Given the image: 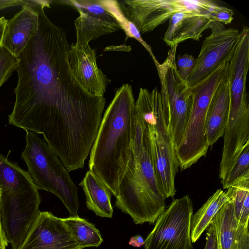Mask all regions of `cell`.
<instances>
[{
	"label": "cell",
	"mask_w": 249,
	"mask_h": 249,
	"mask_svg": "<svg viewBox=\"0 0 249 249\" xmlns=\"http://www.w3.org/2000/svg\"><path fill=\"white\" fill-rule=\"evenodd\" d=\"M37 29L17 58L15 100L10 124L43 134L68 126L79 117L104 110V96L89 93L70 67L65 31L54 24L42 7H35Z\"/></svg>",
	"instance_id": "cell-1"
},
{
	"label": "cell",
	"mask_w": 249,
	"mask_h": 249,
	"mask_svg": "<svg viewBox=\"0 0 249 249\" xmlns=\"http://www.w3.org/2000/svg\"><path fill=\"white\" fill-rule=\"evenodd\" d=\"M135 101L128 84L118 88L105 111L90 152L89 169L115 197L132 151Z\"/></svg>",
	"instance_id": "cell-2"
},
{
	"label": "cell",
	"mask_w": 249,
	"mask_h": 249,
	"mask_svg": "<svg viewBox=\"0 0 249 249\" xmlns=\"http://www.w3.org/2000/svg\"><path fill=\"white\" fill-rule=\"evenodd\" d=\"M132 151L116 196L115 206L136 224H154L165 209V198L157 181L146 123L135 109Z\"/></svg>",
	"instance_id": "cell-3"
},
{
	"label": "cell",
	"mask_w": 249,
	"mask_h": 249,
	"mask_svg": "<svg viewBox=\"0 0 249 249\" xmlns=\"http://www.w3.org/2000/svg\"><path fill=\"white\" fill-rule=\"evenodd\" d=\"M135 108L146 121L150 151L159 188L165 199L176 192L175 178L179 168L176 149L165 122L160 92L140 88Z\"/></svg>",
	"instance_id": "cell-4"
},
{
	"label": "cell",
	"mask_w": 249,
	"mask_h": 249,
	"mask_svg": "<svg viewBox=\"0 0 249 249\" xmlns=\"http://www.w3.org/2000/svg\"><path fill=\"white\" fill-rule=\"evenodd\" d=\"M26 146L21 158L39 189L50 192L63 202L70 216H77L79 207L77 186L59 157L36 133L26 130Z\"/></svg>",
	"instance_id": "cell-5"
},
{
	"label": "cell",
	"mask_w": 249,
	"mask_h": 249,
	"mask_svg": "<svg viewBox=\"0 0 249 249\" xmlns=\"http://www.w3.org/2000/svg\"><path fill=\"white\" fill-rule=\"evenodd\" d=\"M229 63L224 62L206 78L191 87L192 109L181 141L176 149L180 170L190 168L205 156L209 146L206 136L208 107L219 84L227 72Z\"/></svg>",
	"instance_id": "cell-6"
},
{
	"label": "cell",
	"mask_w": 249,
	"mask_h": 249,
	"mask_svg": "<svg viewBox=\"0 0 249 249\" xmlns=\"http://www.w3.org/2000/svg\"><path fill=\"white\" fill-rule=\"evenodd\" d=\"M177 46L171 48L164 61L156 67L161 85L164 121L176 149L184 132L193 101L191 88L181 79L177 71Z\"/></svg>",
	"instance_id": "cell-7"
},
{
	"label": "cell",
	"mask_w": 249,
	"mask_h": 249,
	"mask_svg": "<svg viewBox=\"0 0 249 249\" xmlns=\"http://www.w3.org/2000/svg\"><path fill=\"white\" fill-rule=\"evenodd\" d=\"M193 206L187 195L173 200L144 240V249H194L191 236Z\"/></svg>",
	"instance_id": "cell-8"
},
{
	"label": "cell",
	"mask_w": 249,
	"mask_h": 249,
	"mask_svg": "<svg viewBox=\"0 0 249 249\" xmlns=\"http://www.w3.org/2000/svg\"><path fill=\"white\" fill-rule=\"evenodd\" d=\"M211 35L205 38L196 59L194 70L187 83L191 88L215 71L232 56L240 37V32L226 28L223 23L212 21Z\"/></svg>",
	"instance_id": "cell-9"
},
{
	"label": "cell",
	"mask_w": 249,
	"mask_h": 249,
	"mask_svg": "<svg viewBox=\"0 0 249 249\" xmlns=\"http://www.w3.org/2000/svg\"><path fill=\"white\" fill-rule=\"evenodd\" d=\"M118 3L124 17L142 34L152 31L174 14L189 10L185 0H125Z\"/></svg>",
	"instance_id": "cell-10"
},
{
	"label": "cell",
	"mask_w": 249,
	"mask_h": 249,
	"mask_svg": "<svg viewBox=\"0 0 249 249\" xmlns=\"http://www.w3.org/2000/svg\"><path fill=\"white\" fill-rule=\"evenodd\" d=\"M18 249H82L61 220L41 212Z\"/></svg>",
	"instance_id": "cell-11"
},
{
	"label": "cell",
	"mask_w": 249,
	"mask_h": 249,
	"mask_svg": "<svg viewBox=\"0 0 249 249\" xmlns=\"http://www.w3.org/2000/svg\"><path fill=\"white\" fill-rule=\"evenodd\" d=\"M79 13L74 20L76 43L89 44L98 37L121 30L115 17L99 0H70Z\"/></svg>",
	"instance_id": "cell-12"
},
{
	"label": "cell",
	"mask_w": 249,
	"mask_h": 249,
	"mask_svg": "<svg viewBox=\"0 0 249 249\" xmlns=\"http://www.w3.org/2000/svg\"><path fill=\"white\" fill-rule=\"evenodd\" d=\"M69 64L80 85L90 94L104 96L110 80L97 65L96 51L89 44L70 45L68 52Z\"/></svg>",
	"instance_id": "cell-13"
},
{
	"label": "cell",
	"mask_w": 249,
	"mask_h": 249,
	"mask_svg": "<svg viewBox=\"0 0 249 249\" xmlns=\"http://www.w3.org/2000/svg\"><path fill=\"white\" fill-rule=\"evenodd\" d=\"M212 224L216 249H249V226L238 223L230 200L223 205Z\"/></svg>",
	"instance_id": "cell-14"
},
{
	"label": "cell",
	"mask_w": 249,
	"mask_h": 249,
	"mask_svg": "<svg viewBox=\"0 0 249 249\" xmlns=\"http://www.w3.org/2000/svg\"><path fill=\"white\" fill-rule=\"evenodd\" d=\"M38 15L35 7L28 5L7 20L1 46L17 58L36 33Z\"/></svg>",
	"instance_id": "cell-15"
},
{
	"label": "cell",
	"mask_w": 249,
	"mask_h": 249,
	"mask_svg": "<svg viewBox=\"0 0 249 249\" xmlns=\"http://www.w3.org/2000/svg\"><path fill=\"white\" fill-rule=\"evenodd\" d=\"M212 21L206 15L189 12L175 13L169 19L163 39L171 48L190 39L198 41Z\"/></svg>",
	"instance_id": "cell-16"
},
{
	"label": "cell",
	"mask_w": 249,
	"mask_h": 249,
	"mask_svg": "<svg viewBox=\"0 0 249 249\" xmlns=\"http://www.w3.org/2000/svg\"><path fill=\"white\" fill-rule=\"evenodd\" d=\"M230 99L228 71L219 84L208 108L206 118V136L209 146L223 136L230 110Z\"/></svg>",
	"instance_id": "cell-17"
},
{
	"label": "cell",
	"mask_w": 249,
	"mask_h": 249,
	"mask_svg": "<svg viewBox=\"0 0 249 249\" xmlns=\"http://www.w3.org/2000/svg\"><path fill=\"white\" fill-rule=\"evenodd\" d=\"M79 185L84 192L88 209L97 216L111 218L113 213L112 194L102 180L89 170Z\"/></svg>",
	"instance_id": "cell-18"
},
{
	"label": "cell",
	"mask_w": 249,
	"mask_h": 249,
	"mask_svg": "<svg viewBox=\"0 0 249 249\" xmlns=\"http://www.w3.org/2000/svg\"><path fill=\"white\" fill-rule=\"evenodd\" d=\"M229 200L227 191L218 189L192 215L191 223V236L192 243L196 242L203 232L212 223L217 213Z\"/></svg>",
	"instance_id": "cell-19"
},
{
	"label": "cell",
	"mask_w": 249,
	"mask_h": 249,
	"mask_svg": "<svg viewBox=\"0 0 249 249\" xmlns=\"http://www.w3.org/2000/svg\"><path fill=\"white\" fill-rule=\"evenodd\" d=\"M71 234L84 249L88 247H98L103 241L99 231L92 223L79 216L60 218Z\"/></svg>",
	"instance_id": "cell-20"
},
{
	"label": "cell",
	"mask_w": 249,
	"mask_h": 249,
	"mask_svg": "<svg viewBox=\"0 0 249 249\" xmlns=\"http://www.w3.org/2000/svg\"><path fill=\"white\" fill-rule=\"evenodd\" d=\"M233 204L236 219L239 224L248 225L249 218V178L227 189Z\"/></svg>",
	"instance_id": "cell-21"
},
{
	"label": "cell",
	"mask_w": 249,
	"mask_h": 249,
	"mask_svg": "<svg viewBox=\"0 0 249 249\" xmlns=\"http://www.w3.org/2000/svg\"><path fill=\"white\" fill-rule=\"evenodd\" d=\"M101 4L109 12L113 15L119 22L122 29L126 34V39L132 37L138 41L147 51L153 59L156 67L159 64L156 57L153 53L151 47L141 36V33L136 26L124 17L118 6L116 0H99Z\"/></svg>",
	"instance_id": "cell-22"
},
{
	"label": "cell",
	"mask_w": 249,
	"mask_h": 249,
	"mask_svg": "<svg viewBox=\"0 0 249 249\" xmlns=\"http://www.w3.org/2000/svg\"><path fill=\"white\" fill-rule=\"evenodd\" d=\"M249 178V144L243 149L235 163L222 183L223 189Z\"/></svg>",
	"instance_id": "cell-23"
},
{
	"label": "cell",
	"mask_w": 249,
	"mask_h": 249,
	"mask_svg": "<svg viewBox=\"0 0 249 249\" xmlns=\"http://www.w3.org/2000/svg\"><path fill=\"white\" fill-rule=\"evenodd\" d=\"M18 59L4 48H0V88L16 71Z\"/></svg>",
	"instance_id": "cell-24"
},
{
	"label": "cell",
	"mask_w": 249,
	"mask_h": 249,
	"mask_svg": "<svg viewBox=\"0 0 249 249\" xmlns=\"http://www.w3.org/2000/svg\"><path fill=\"white\" fill-rule=\"evenodd\" d=\"M196 64V59L191 55L185 53L178 56L176 65L178 75L183 81L187 82Z\"/></svg>",
	"instance_id": "cell-25"
},
{
	"label": "cell",
	"mask_w": 249,
	"mask_h": 249,
	"mask_svg": "<svg viewBox=\"0 0 249 249\" xmlns=\"http://www.w3.org/2000/svg\"><path fill=\"white\" fill-rule=\"evenodd\" d=\"M233 11L231 9L215 4L210 11L209 17L213 21L228 24L233 20Z\"/></svg>",
	"instance_id": "cell-26"
},
{
	"label": "cell",
	"mask_w": 249,
	"mask_h": 249,
	"mask_svg": "<svg viewBox=\"0 0 249 249\" xmlns=\"http://www.w3.org/2000/svg\"><path fill=\"white\" fill-rule=\"evenodd\" d=\"M204 249H216V237L212 224L208 228Z\"/></svg>",
	"instance_id": "cell-27"
},
{
	"label": "cell",
	"mask_w": 249,
	"mask_h": 249,
	"mask_svg": "<svg viewBox=\"0 0 249 249\" xmlns=\"http://www.w3.org/2000/svg\"><path fill=\"white\" fill-rule=\"evenodd\" d=\"M23 5H28L31 7H43L44 8L50 7V4L53 2L52 0H22Z\"/></svg>",
	"instance_id": "cell-28"
},
{
	"label": "cell",
	"mask_w": 249,
	"mask_h": 249,
	"mask_svg": "<svg viewBox=\"0 0 249 249\" xmlns=\"http://www.w3.org/2000/svg\"><path fill=\"white\" fill-rule=\"evenodd\" d=\"M22 0H0V10L10 7L23 5Z\"/></svg>",
	"instance_id": "cell-29"
},
{
	"label": "cell",
	"mask_w": 249,
	"mask_h": 249,
	"mask_svg": "<svg viewBox=\"0 0 249 249\" xmlns=\"http://www.w3.org/2000/svg\"><path fill=\"white\" fill-rule=\"evenodd\" d=\"M145 241L140 235H136L131 237L128 244L134 247L139 248L144 245Z\"/></svg>",
	"instance_id": "cell-30"
},
{
	"label": "cell",
	"mask_w": 249,
	"mask_h": 249,
	"mask_svg": "<svg viewBox=\"0 0 249 249\" xmlns=\"http://www.w3.org/2000/svg\"><path fill=\"white\" fill-rule=\"evenodd\" d=\"M8 245V243L1 226L0 218V249H6Z\"/></svg>",
	"instance_id": "cell-31"
},
{
	"label": "cell",
	"mask_w": 249,
	"mask_h": 249,
	"mask_svg": "<svg viewBox=\"0 0 249 249\" xmlns=\"http://www.w3.org/2000/svg\"><path fill=\"white\" fill-rule=\"evenodd\" d=\"M7 22L4 17H0V48L1 47L2 39Z\"/></svg>",
	"instance_id": "cell-32"
},
{
	"label": "cell",
	"mask_w": 249,
	"mask_h": 249,
	"mask_svg": "<svg viewBox=\"0 0 249 249\" xmlns=\"http://www.w3.org/2000/svg\"><path fill=\"white\" fill-rule=\"evenodd\" d=\"M0 195H1V191H0Z\"/></svg>",
	"instance_id": "cell-33"
}]
</instances>
